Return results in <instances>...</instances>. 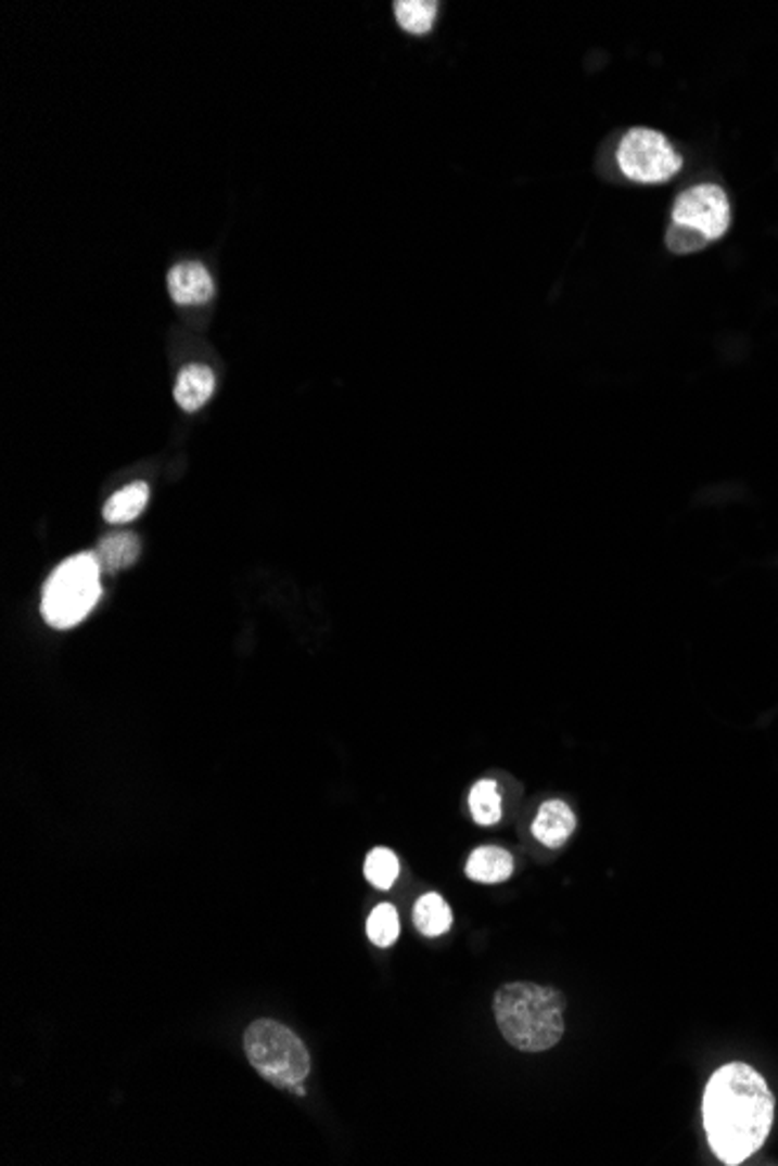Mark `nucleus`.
Wrapping results in <instances>:
<instances>
[{
  "instance_id": "nucleus-1",
  "label": "nucleus",
  "mask_w": 778,
  "mask_h": 1166,
  "mask_svg": "<svg viewBox=\"0 0 778 1166\" xmlns=\"http://www.w3.org/2000/svg\"><path fill=\"white\" fill-rule=\"evenodd\" d=\"M704 1129L713 1153L725 1164H741L767 1141L774 1097L749 1064H727L711 1076L702 1099Z\"/></svg>"
},
{
  "instance_id": "nucleus-2",
  "label": "nucleus",
  "mask_w": 778,
  "mask_h": 1166,
  "mask_svg": "<svg viewBox=\"0 0 778 1166\" xmlns=\"http://www.w3.org/2000/svg\"><path fill=\"white\" fill-rule=\"evenodd\" d=\"M495 1020L515 1050L544 1052L564 1036V997L536 983H508L495 995Z\"/></svg>"
},
{
  "instance_id": "nucleus-3",
  "label": "nucleus",
  "mask_w": 778,
  "mask_h": 1166,
  "mask_svg": "<svg viewBox=\"0 0 778 1166\" xmlns=\"http://www.w3.org/2000/svg\"><path fill=\"white\" fill-rule=\"evenodd\" d=\"M101 564L93 552H79L47 578L42 587V617L54 629H73L103 597Z\"/></svg>"
},
{
  "instance_id": "nucleus-4",
  "label": "nucleus",
  "mask_w": 778,
  "mask_h": 1166,
  "mask_svg": "<svg viewBox=\"0 0 778 1166\" xmlns=\"http://www.w3.org/2000/svg\"><path fill=\"white\" fill-rule=\"evenodd\" d=\"M245 1055L276 1088L292 1090L310 1074V1055L301 1038L276 1020H257L245 1032Z\"/></svg>"
},
{
  "instance_id": "nucleus-5",
  "label": "nucleus",
  "mask_w": 778,
  "mask_h": 1166,
  "mask_svg": "<svg viewBox=\"0 0 778 1166\" xmlns=\"http://www.w3.org/2000/svg\"><path fill=\"white\" fill-rule=\"evenodd\" d=\"M617 164L629 180L658 184L674 178L683 166V158L662 133L632 129L617 148Z\"/></svg>"
},
{
  "instance_id": "nucleus-6",
  "label": "nucleus",
  "mask_w": 778,
  "mask_h": 1166,
  "mask_svg": "<svg viewBox=\"0 0 778 1166\" xmlns=\"http://www.w3.org/2000/svg\"><path fill=\"white\" fill-rule=\"evenodd\" d=\"M729 201L716 184L692 187L676 198L672 223L700 233L706 243L718 241L729 229Z\"/></svg>"
},
{
  "instance_id": "nucleus-7",
  "label": "nucleus",
  "mask_w": 778,
  "mask_h": 1166,
  "mask_svg": "<svg viewBox=\"0 0 778 1166\" xmlns=\"http://www.w3.org/2000/svg\"><path fill=\"white\" fill-rule=\"evenodd\" d=\"M168 292L178 306H203L213 298L215 282L203 264L187 261L170 268Z\"/></svg>"
},
{
  "instance_id": "nucleus-8",
  "label": "nucleus",
  "mask_w": 778,
  "mask_h": 1166,
  "mask_svg": "<svg viewBox=\"0 0 778 1166\" xmlns=\"http://www.w3.org/2000/svg\"><path fill=\"white\" fill-rule=\"evenodd\" d=\"M532 832L546 848H562L576 832V815L564 802H546L538 808Z\"/></svg>"
},
{
  "instance_id": "nucleus-9",
  "label": "nucleus",
  "mask_w": 778,
  "mask_h": 1166,
  "mask_svg": "<svg viewBox=\"0 0 778 1166\" xmlns=\"http://www.w3.org/2000/svg\"><path fill=\"white\" fill-rule=\"evenodd\" d=\"M215 392V373L203 363H189L180 371L176 382V403L184 412H196L211 401Z\"/></svg>"
},
{
  "instance_id": "nucleus-10",
  "label": "nucleus",
  "mask_w": 778,
  "mask_h": 1166,
  "mask_svg": "<svg viewBox=\"0 0 778 1166\" xmlns=\"http://www.w3.org/2000/svg\"><path fill=\"white\" fill-rule=\"evenodd\" d=\"M511 873H513V857L511 853L497 848V845H483V848H475L467 861V875L473 883H483V885L503 883L506 877H511Z\"/></svg>"
},
{
  "instance_id": "nucleus-11",
  "label": "nucleus",
  "mask_w": 778,
  "mask_h": 1166,
  "mask_svg": "<svg viewBox=\"0 0 778 1166\" xmlns=\"http://www.w3.org/2000/svg\"><path fill=\"white\" fill-rule=\"evenodd\" d=\"M93 554H97L103 573H119L136 564V559L140 556V540L131 531L110 534L101 538Z\"/></svg>"
},
{
  "instance_id": "nucleus-12",
  "label": "nucleus",
  "mask_w": 778,
  "mask_h": 1166,
  "mask_svg": "<svg viewBox=\"0 0 778 1166\" xmlns=\"http://www.w3.org/2000/svg\"><path fill=\"white\" fill-rule=\"evenodd\" d=\"M150 501V485L148 483H131L115 491L103 505V517L107 524H129L136 517H140L142 510L148 508Z\"/></svg>"
},
{
  "instance_id": "nucleus-13",
  "label": "nucleus",
  "mask_w": 778,
  "mask_h": 1166,
  "mask_svg": "<svg viewBox=\"0 0 778 1166\" xmlns=\"http://www.w3.org/2000/svg\"><path fill=\"white\" fill-rule=\"evenodd\" d=\"M412 920H416V926L418 932L429 936V938H436V936H443L452 924V913H450V906L446 904V899L438 897V894H424V897H420V901L416 904V910H412Z\"/></svg>"
},
{
  "instance_id": "nucleus-14",
  "label": "nucleus",
  "mask_w": 778,
  "mask_h": 1166,
  "mask_svg": "<svg viewBox=\"0 0 778 1166\" xmlns=\"http://www.w3.org/2000/svg\"><path fill=\"white\" fill-rule=\"evenodd\" d=\"M471 818L481 827H492L501 820V792L495 780H479L469 794Z\"/></svg>"
},
{
  "instance_id": "nucleus-15",
  "label": "nucleus",
  "mask_w": 778,
  "mask_h": 1166,
  "mask_svg": "<svg viewBox=\"0 0 778 1166\" xmlns=\"http://www.w3.org/2000/svg\"><path fill=\"white\" fill-rule=\"evenodd\" d=\"M436 12L438 3H434V0H399V3H394L396 22H399L406 34L412 36L429 34L434 26Z\"/></svg>"
},
{
  "instance_id": "nucleus-16",
  "label": "nucleus",
  "mask_w": 778,
  "mask_h": 1166,
  "mask_svg": "<svg viewBox=\"0 0 778 1166\" xmlns=\"http://www.w3.org/2000/svg\"><path fill=\"white\" fill-rule=\"evenodd\" d=\"M367 932H369V938L373 940V946L378 948L394 946L396 938H399V915H396V908L390 904L375 906L373 913L369 915Z\"/></svg>"
},
{
  "instance_id": "nucleus-17",
  "label": "nucleus",
  "mask_w": 778,
  "mask_h": 1166,
  "mask_svg": "<svg viewBox=\"0 0 778 1166\" xmlns=\"http://www.w3.org/2000/svg\"><path fill=\"white\" fill-rule=\"evenodd\" d=\"M364 875L369 877V883L373 887L390 889L396 877H399V859H396V855L387 848H375L367 857Z\"/></svg>"
},
{
  "instance_id": "nucleus-18",
  "label": "nucleus",
  "mask_w": 778,
  "mask_h": 1166,
  "mask_svg": "<svg viewBox=\"0 0 778 1166\" xmlns=\"http://www.w3.org/2000/svg\"><path fill=\"white\" fill-rule=\"evenodd\" d=\"M666 245H669V249L674 254H692V252L704 249L709 243L704 241L700 233H694V231H690L686 227H676V223H672L669 231H666Z\"/></svg>"
}]
</instances>
